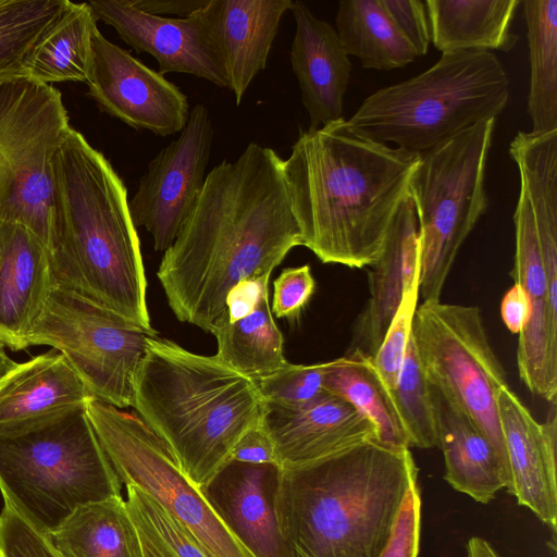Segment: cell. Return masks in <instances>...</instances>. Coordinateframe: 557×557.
<instances>
[{
  "mask_svg": "<svg viewBox=\"0 0 557 557\" xmlns=\"http://www.w3.org/2000/svg\"><path fill=\"white\" fill-rule=\"evenodd\" d=\"M301 246L277 152L250 143L222 161L202 189L157 276L175 317L211 333L239 282L271 276Z\"/></svg>",
  "mask_w": 557,
  "mask_h": 557,
  "instance_id": "cell-1",
  "label": "cell"
},
{
  "mask_svg": "<svg viewBox=\"0 0 557 557\" xmlns=\"http://www.w3.org/2000/svg\"><path fill=\"white\" fill-rule=\"evenodd\" d=\"M419 156L354 133L347 120L300 132L283 174L301 246L323 263L371 267Z\"/></svg>",
  "mask_w": 557,
  "mask_h": 557,
  "instance_id": "cell-2",
  "label": "cell"
},
{
  "mask_svg": "<svg viewBox=\"0 0 557 557\" xmlns=\"http://www.w3.org/2000/svg\"><path fill=\"white\" fill-rule=\"evenodd\" d=\"M52 205L53 285L153 329L127 188L104 154L74 128L54 159Z\"/></svg>",
  "mask_w": 557,
  "mask_h": 557,
  "instance_id": "cell-3",
  "label": "cell"
},
{
  "mask_svg": "<svg viewBox=\"0 0 557 557\" xmlns=\"http://www.w3.org/2000/svg\"><path fill=\"white\" fill-rule=\"evenodd\" d=\"M417 479L409 448L376 438L282 468L276 511L292 557H379Z\"/></svg>",
  "mask_w": 557,
  "mask_h": 557,
  "instance_id": "cell-4",
  "label": "cell"
},
{
  "mask_svg": "<svg viewBox=\"0 0 557 557\" xmlns=\"http://www.w3.org/2000/svg\"><path fill=\"white\" fill-rule=\"evenodd\" d=\"M133 408L201 486L259 425L262 399L252 379L215 355L191 352L157 334L147 341Z\"/></svg>",
  "mask_w": 557,
  "mask_h": 557,
  "instance_id": "cell-5",
  "label": "cell"
},
{
  "mask_svg": "<svg viewBox=\"0 0 557 557\" xmlns=\"http://www.w3.org/2000/svg\"><path fill=\"white\" fill-rule=\"evenodd\" d=\"M508 99L509 79L495 53L450 51L421 74L370 95L347 124L370 140L421 156L496 119Z\"/></svg>",
  "mask_w": 557,
  "mask_h": 557,
  "instance_id": "cell-6",
  "label": "cell"
},
{
  "mask_svg": "<svg viewBox=\"0 0 557 557\" xmlns=\"http://www.w3.org/2000/svg\"><path fill=\"white\" fill-rule=\"evenodd\" d=\"M121 484L86 405L30 428L0 434V492L41 532L77 507L121 495Z\"/></svg>",
  "mask_w": 557,
  "mask_h": 557,
  "instance_id": "cell-7",
  "label": "cell"
},
{
  "mask_svg": "<svg viewBox=\"0 0 557 557\" xmlns=\"http://www.w3.org/2000/svg\"><path fill=\"white\" fill-rule=\"evenodd\" d=\"M496 119L419 156L409 184L418 221L419 295L437 301L457 255L488 206L485 170Z\"/></svg>",
  "mask_w": 557,
  "mask_h": 557,
  "instance_id": "cell-8",
  "label": "cell"
},
{
  "mask_svg": "<svg viewBox=\"0 0 557 557\" xmlns=\"http://www.w3.org/2000/svg\"><path fill=\"white\" fill-rule=\"evenodd\" d=\"M71 128L52 85L26 75L0 79V223L27 226L48 248L54 159Z\"/></svg>",
  "mask_w": 557,
  "mask_h": 557,
  "instance_id": "cell-9",
  "label": "cell"
},
{
  "mask_svg": "<svg viewBox=\"0 0 557 557\" xmlns=\"http://www.w3.org/2000/svg\"><path fill=\"white\" fill-rule=\"evenodd\" d=\"M411 337L428 382L462 410L493 445L509 476L498 412L509 386L476 306L423 301Z\"/></svg>",
  "mask_w": 557,
  "mask_h": 557,
  "instance_id": "cell-10",
  "label": "cell"
},
{
  "mask_svg": "<svg viewBox=\"0 0 557 557\" xmlns=\"http://www.w3.org/2000/svg\"><path fill=\"white\" fill-rule=\"evenodd\" d=\"M87 416L120 481L150 496L208 557H250L182 471L166 444L136 413L96 398Z\"/></svg>",
  "mask_w": 557,
  "mask_h": 557,
  "instance_id": "cell-11",
  "label": "cell"
},
{
  "mask_svg": "<svg viewBox=\"0 0 557 557\" xmlns=\"http://www.w3.org/2000/svg\"><path fill=\"white\" fill-rule=\"evenodd\" d=\"M157 334L53 285L27 347L48 345L60 351L94 398L126 409L133 407L147 341Z\"/></svg>",
  "mask_w": 557,
  "mask_h": 557,
  "instance_id": "cell-12",
  "label": "cell"
},
{
  "mask_svg": "<svg viewBox=\"0 0 557 557\" xmlns=\"http://www.w3.org/2000/svg\"><path fill=\"white\" fill-rule=\"evenodd\" d=\"M213 134L208 109L196 104L178 138L150 160L128 200L135 226L151 235L156 251L172 245L202 189Z\"/></svg>",
  "mask_w": 557,
  "mask_h": 557,
  "instance_id": "cell-13",
  "label": "cell"
},
{
  "mask_svg": "<svg viewBox=\"0 0 557 557\" xmlns=\"http://www.w3.org/2000/svg\"><path fill=\"white\" fill-rule=\"evenodd\" d=\"M87 95L99 109L137 129L169 136L185 127L188 99L164 75L108 40L97 28Z\"/></svg>",
  "mask_w": 557,
  "mask_h": 557,
  "instance_id": "cell-14",
  "label": "cell"
},
{
  "mask_svg": "<svg viewBox=\"0 0 557 557\" xmlns=\"http://www.w3.org/2000/svg\"><path fill=\"white\" fill-rule=\"evenodd\" d=\"M88 4L96 20L112 26L137 53L152 55L160 74H190L227 88L222 57L205 12L208 2L187 17L151 14L131 0H94Z\"/></svg>",
  "mask_w": 557,
  "mask_h": 557,
  "instance_id": "cell-15",
  "label": "cell"
},
{
  "mask_svg": "<svg viewBox=\"0 0 557 557\" xmlns=\"http://www.w3.org/2000/svg\"><path fill=\"white\" fill-rule=\"evenodd\" d=\"M516 252L511 276L530 302L519 333L518 373L527 388L547 403L557 399V300L549 293L529 200L522 188L513 213Z\"/></svg>",
  "mask_w": 557,
  "mask_h": 557,
  "instance_id": "cell-16",
  "label": "cell"
},
{
  "mask_svg": "<svg viewBox=\"0 0 557 557\" xmlns=\"http://www.w3.org/2000/svg\"><path fill=\"white\" fill-rule=\"evenodd\" d=\"M281 473L277 463L227 460L198 486L250 557H292L276 511Z\"/></svg>",
  "mask_w": 557,
  "mask_h": 557,
  "instance_id": "cell-17",
  "label": "cell"
},
{
  "mask_svg": "<svg viewBox=\"0 0 557 557\" xmlns=\"http://www.w3.org/2000/svg\"><path fill=\"white\" fill-rule=\"evenodd\" d=\"M260 425L271 438L282 468L315 461L377 440L376 429L367 417L326 391L300 405L262 400Z\"/></svg>",
  "mask_w": 557,
  "mask_h": 557,
  "instance_id": "cell-18",
  "label": "cell"
},
{
  "mask_svg": "<svg viewBox=\"0 0 557 557\" xmlns=\"http://www.w3.org/2000/svg\"><path fill=\"white\" fill-rule=\"evenodd\" d=\"M498 412L506 448L508 492L543 522L556 528L557 399L548 401L543 423L505 386L498 394Z\"/></svg>",
  "mask_w": 557,
  "mask_h": 557,
  "instance_id": "cell-19",
  "label": "cell"
},
{
  "mask_svg": "<svg viewBox=\"0 0 557 557\" xmlns=\"http://www.w3.org/2000/svg\"><path fill=\"white\" fill-rule=\"evenodd\" d=\"M53 287L48 246L27 226L0 223V342L27 348Z\"/></svg>",
  "mask_w": 557,
  "mask_h": 557,
  "instance_id": "cell-20",
  "label": "cell"
},
{
  "mask_svg": "<svg viewBox=\"0 0 557 557\" xmlns=\"http://www.w3.org/2000/svg\"><path fill=\"white\" fill-rule=\"evenodd\" d=\"M296 32L290 61L310 129L343 119L351 63L335 28L317 17L302 1H293Z\"/></svg>",
  "mask_w": 557,
  "mask_h": 557,
  "instance_id": "cell-21",
  "label": "cell"
},
{
  "mask_svg": "<svg viewBox=\"0 0 557 557\" xmlns=\"http://www.w3.org/2000/svg\"><path fill=\"white\" fill-rule=\"evenodd\" d=\"M371 268L370 296L357 317L349 350H358L372 359L406 289L419 282L418 221L410 196L401 203L383 250Z\"/></svg>",
  "mask_w": 557,
  "mask_h": 557,
  "instance_id": "cell-22",
  "label": "cell"
},
{
  "mask_svg": "<svg viewBox=\"0 0 557 557\" xmlns=\"http://www.w3.org/2000/svg\"><path fill=\"white\" fill-rule=\"evenodd\" d=\"M92 398L63 354L52 350L17 363L0 382V434L30 428Z\"/></svg>",
  "mask_w": 557,
  "mask_h": 557,
  "instance_id": "cell-23",
  "label": "cell"
},
{
  "mask_svg": "<svg viewBox=\"0 0 557 557\" xmlns=\"http://www.w3.org/2000/svg\"><path fill=\"white\" fill-rule=\"evenodd\" d=\"M290 0H209L205 12L222 57L227 88L239 106L268 55Z\"/></svg>",
  "mask_w": 557,
  "mask_h": 557,
  "instance_id": "cell-24",
  "label": "cell"
},
{
  "mask_svg": "<svg viewBox=\"0 0 557 557\" xmlns=\"http://www.w3.org/2000/svg\"><path fill=\"white\" fill-rule=\"evenodd\" d=\"M430 388L437 447L444 455L445 480L474 500L490 503L499 490L508 487L507 471L491 442L473 421L431 384Z\"/></svg>",
  "mask_w": 557,
  "mask_h": 557,
  "instance_id": "cell-25",
  "label": "cell"
},
{
  "mask_svg": "<svg viewBox=\"0 0 557 557\" xmlns=\"http://www.w3.org/2000/svg\"><path fill=\"white\" fill-rule=\"evenodd\" d=\"M424 3L431 41L442 53L508 52L518 40L511 27L520 0H428Z\"/></svg>",
  "mask_w": 557,
  "mask_h": 557,
  "instance_id": "cell-26",
  "label": "cell"
},
{
  "mask_svg": "<svg viewBox=\"0 0 557 557\" xmlns=\"http://www.w3.org/2000/svg\"><path fill=\"white\" fill-rule=\"evenodd\" d=\"M97 20L88 2L65 0L27 53L22 74L44 84L88 83Z\"/></svg>",
  "mask_w": 557,
  "mask_h": 557,
  "instance_id": "cell-27",
  "label": "cell"
},
{
  "mask_svg": "<svg viewBox=\"0 0 557 557\" xmlns=\"http://www.w3.org/2000/svg\"><path fill=\"white\" fill-rule=\"evenodd\" d=\"M48 536L61 557H144L122 495L77 507Z\"/></svg>",
  "mask_w": 557,
  "mask_h": 557,
  "instance_id": "cell-28",
  "label": "cell"
},
{
  "mask_svg": "<svg viewBox=\"0 0 557 557\" xmlns=\"http://www.w3.org/2000/svg\"><path fill=\"white\" fill-rule=\"evenodd\" d=\"M533 215L544 268H557V129L518 132L509 144Z\"/></svg>",
  "mask_w": 557,
  "mask_h": 557,
  "instance_id": "cell-29",
  "label": "cell"
},
{
  "mask_svg": "<svg viewBox=\"0 0 557 557\" xmlns=\"http://www.w3.org/2000/svg\"><path fill=\"white\" fill-rule=\"evenodd\" d=\"M323 389L347 400L367 417L384 445L410 447L392 392L370 357L358 350H348L344 356L327 361Z\"/></svg>",
  "mask_w": 557,
  "mask_h": 557,
  "instance_id": "cell-30",
  "label": "cell"
},
{
  "mask_svg": "<svg viewBox=\"0 0 557 557\" xmlns=\"http://www.w3.org/2000/svg\"><path fill=\"white\" fill-rule=\"evenodd\" d=\"M335 26L345 52L358 58L364 69H403L417 58L380 0L341 1Z\"/></svg>",
  "mask_w": 557,
  "mask_h": 557,
  "instance_id": "cell-31",
  "label": "cell"
},
{
  "mask_svg": "<svg viewBox=\"0 0 557 557\" xmlns=\"http://www.w3.org/2000/svg\"><path fill=\"white\" fill-rule=\"evenodd\" d=\"M211 334L218 344L215 356L252 380L267 376L288 362L283 334L272 315L269 290L251 312L235 321H220Z\"/></svg>",
  "mask_w": 557,
  "mask_h": 557,
  "instance_id": "cell-32",
  "label": "cell"
},
{
  "mask_svg": "<svg viewBox=\"0 0 557 557\" xmlns=\"http://www.w3.org/2000/svg\"><path fill=\"white\" fill-rule=\"evenodd\" d=\"M530 60L528 113L533 133L557 129V0L521 1Z\"/></svg>",
  "mask_w": 557,
  "mask_h": 557,
  "instance_id": "cell-33",
  "label": "cell"
},
{
  "mask_svg": "<svg viewBox=\"0 0 557 557\" xmlns=\"http://www.w3.org/2000/svg\"><path fill=\"white\" fill-rule=\"evenodd\" d=\"M65 0H0V79L23 75L24 60Z\"/></svg>",
  "mask_w": 557,
  "mask_h": 557,
  "instance_id": "cell-34",
  "label": "cell"
},
{
  "mask_svg": "<svg viewBox=\"0 0 557 557\" xmlns=\"http://www.w3.org/2000/svg\"><path fill=\"white\" fill-rule=\"evenodd\" d=\"M410 446H437V430L430 384L410 335L400 373L392 392Z\"/></svg>",
  "mask_w": 557,
  "mask_h": 557,
  "instance_id": "cell-35",
  "label": "cell"
},
{
  "mask_svg": "<svg viewBox=\"0 0 557 557\" xmlns=\"http://www.w3.org/2000/svg\"><path fill=\"white\" fill-rule=\"evenodd\" d=\"M326 362L293 364L287 362L280 370L256 382L261 399L285 405H300L319 396L323 389Z\"/></svg>",
  "mask_w": 557,
  "mask_h": 557,
  "instance_id": "cell-36",
  "label": "cell"
},
{
  "mask_svg": "<svg viewBox=\"0 0 557 557\" xmlns=\"http://www.w3.org/2000/svg\"><path fill=\"white\" fill-rule=\"evenodd\" d=\"M419 296V282H416L406 289L385 336L372 358L374 367L391 392L395 389L398 381Z\"/></svg>",
  "mask_w": 557,
  "mask_h": 557,
  "instance_id": "cell-37",
  "label": "cell"
},
{
  "mask_svg": "<svg viewBox=\"0 0 557 557\" xmlns=\"http://www.w3.org/2000/svg\"><path fill=\"white\" fill-rule=\"evenodd\" d=\"M126 493L127 506L154 529L176 557H208L193 536L145 492L128 484Z\"/></svg>",
  "mask_w": 557,
  "mask_h": 557,
  "instance_id": "cell-38",
  "label": "cell"
},
{
  "mask_svg": "<svg viewBox=\"0 0 557 557\" xmlns=\"http://www.w3.org/2000/svg\"><path fill=\"white\" fill-rule=\"evenodd\" d=\"M0 557H61L48 534L4 503L0 511Z\"/></svg>",
  "mask_w": 557,
  "mask_h": 557,
  "instance_id": "cell-39",
  "label": "cell"
},
{
  "mask_svg": "<svg viewBox=\"0 0 557 557\" xmlns=\"http://www.w3.org/2000/svg\"><path fill=\"white\" fill-rule=\"evenodd\" d=\"M315 289L309 264L282 270L273 283L271 311L276 318L294 322L299 319Z\"/></svg>",
  "mask_w": 557,
  "mask_h": 557,
  "instance_id": "cell-40",
  "label": "cell"
},
{
  "mask_svg": "<svg viewBox=\"0 0 557 557\" xmlns=\"http://www.w3.org/2000/svg\"><path fill=\"white\" fill-rule=\"evenodd\" d=\"M421 499L417 482L403 500L388 543L379 557H418Z\"/></svg>",
  "mask_w": 557,
  "mask_h": 557,
  "instance_id": "cell-41",
  "label": "cell"
},
{
  "mask_svg": "<svg viewBox=\"0 0 557 557\" xmlns=\"http://www.w3.org/2000/svg\"><path fill=\"white\" fill-rule=\"evenodd\" d=\"M386 14L410 44L417 57L428 52L431 35L425 3L421 0H380Z\"/></svg>",
  "mask_w": 557,
  "mask_h": 557,
  "instance_id": "cell-42",
  "label": "cell"
},
{
  "mask_svg": "<svg viewBox=\"0 0 557 557\" xmlns=\"http://www.w3.org/2000/svg\"><path fill=\"white\" fill-rule=\"evenodd\" d=\"M228 460L247 463H277L273 443L262 426L248 430L234 446Z\"/></svg>",
  "mask_w": 557,
  "mask_h": 557,
  "instance_id": "cell-43",
  "label": "cell"
},
{
  "mask_svg": "<svg viewBox=\"0 0 557 557\" xmlns=\"http://www.w3.org/2000/svg\"><path fill=\"white\" fill-rule=\"evenodd\" d=\"M269 280L261 277L236 284L226 297L227 311L223 320L235 321L251 312L261 296L269 290Z\"/></svg>",
  "mask_w": 557,
  "mask_h": 557,
  "instance_id": "cell-44",
  "label": "cell"
},
{
  "mask_svg": "<svg viewBox=\"0 0 557 557\" xmlns=\"http://www.w3.org/2000/svg\"><path fill=\"white\" fill-rule=\"evenodd\" d=\"M502 318L507 329L519 334L527 325L530 317L528 296L517 283L505 294L500 306Z\"/></svg>",
  "mask_w": 557,
  "mask_h": 557,
  "instance_id": "cell-45",
  "label": "cell"
},
{
  "mask_svg": "<svg viewBox=\"0 0 557 557\" xmlns=\"http://www.w3.org/2000/svg\"><path fill=\"white\" fill-rule=\"evenodd\" d=\"M137 9L156 14H173L180 17L191 16L207 4L208 0H177V1H156V0H131Z\"/></svg>",
  "mask_w": 557,
  "mask_h": 557,
  "instance_id": "cell-46",
  "label": "cell"
},
{
  "mask_svg": "<svg viewBox=\"0 0 557 557\" xmlns=\"http://www.w3.org/2000/svg\"><path fill=\"white\" fill-rule=\"evenodd\" d=\"M127 508L137 528L144 557H176L154 529L137 511Z\"/></svg>",
  "mask_w": 557,
  "mask_h": 557,
  "instance_id": "cell-47",
  "label": "cell"
},
{
  "mask_svg": "<svg viewBox=\"0 0 557 557\" xmlns=\"http://www.w3.org/2000/svg\"><path fill=\"white\" fill-rule=\"evenodd\" d=\"M468 557H498L492 546L482 537L473 536L467 546Z\"/></svg>",
  "mask_w": 557,
  "mask_h": 557,
  "instance_id": "cell-48",
  "label": "cell"
},
{
  "mask_svg": "<svg viewBox=\"0 0 557 557\" xmlns=\"http://www.w3.org/2000/svg\"><path fill=\"white\" fill-rule=\"evenodd\" d=\"M4 347L5 346L0 342V382L17 364V362L9 357Z\"/></svg>",
  "mask_w": 557,
  "mask_h": 557,
  "instance_id": "cell-49",
  "label": "cell"
}]
</instances>
